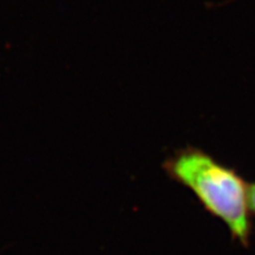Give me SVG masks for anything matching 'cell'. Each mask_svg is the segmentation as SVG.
I'll list each match as a JSON object with an SVG mask.
<instances>
[{
  "instance_id": "6da1fadb",
  "label": "cell",
  "mask_w": 255,
  "mask_h": 255,
  "mask_svg": "<svg viewBox=\"0 0 255 255\" xmlns=\"http://www.w3.org/2000/svg\"><path fill=\"white\" fill-rule=\"evenodd\" d=\"M162 168L170 180L188 188L210 215L221 220L234 240L250 246L253 229L250 184L238 170L191 145L169 156Z\"/></svg>"
},
{
  "instance_id": "7a4b0ae2",
  "label": "cell",
  "mask_w": 255,
  "mask_h": 255,
  "mask_svg": "<svg viewBox=\"0 0 255 255\" xmlns=\"http://www.w3.org/2000/svg\"><path fill=\"white\" fill-rule=\"evenodd\" d=\"M248 197H250V207L251 212L255 214V183L250 184V191H248Z\"/></svg>"
}]
</instances>
